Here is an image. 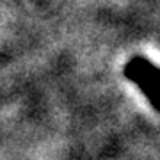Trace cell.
I'll use <instances>...</instances> for the list:
<instances>
[{
  "label": "cell",
  "mask_w": 160,
  "mask_h": 160,
  "mask_svg": "<svg viewBox=\"0 0 160 160\" xmlns=\"http://www.w3.org/2000/svg\"><path fill=\"white\" fill-rule=\"evenodd\" d=\"M125 77L137 84L153 109L160 112V69L144 57H133L125 66Z\"/></svg>",
  "instance_id": "6da1fadb"
}]
</instances>
